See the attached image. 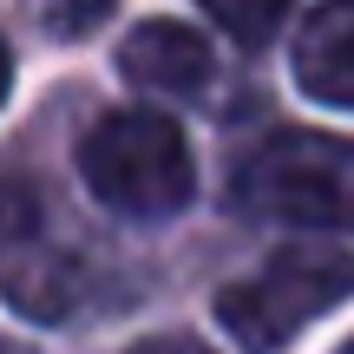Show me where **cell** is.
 <instances>
[{"label":"cell","mask_w":354,"mask_h":354,"mask_svg":"<svg viewBox=\"0 0 354 354\" xmlns=\"http://www.w3.org/2000/svg\"><path fill=\"white\" fill-rule=\"evenodd\" d=\"M197 7L210 13L236 46H269V39L282 33V20H289L295 0H197Z\"/></svg>","instance_id":"52a82bcc"},{"label":"cell","mask_w":354,"mask_h":354,"mask_svg":"<svg viewBox=\"0 0 354 354\" xmlns=\"http://www.w3.org/2000/svg\"><path fill=\"white\" fill-rule=\"evenodd\" d=\"M7 92H13V46L0 39V105H7Z\"/></svg>","instance_id":"30bf717a"},{"label":"cell","mask_w":354,"mask_h":354,"mask_svg":"<svg viewBox=\"0 0 354 354\" xmlns=\"http://www.w3.org/2000/svg\"><path fill=\"white\" fill-rule=\"evenodd\" d=\"M0 354H26V348H20V342H7V335H0Z\"/></svg>","instance_id":"8fae6325"},{"label":"cell","mask_w":354,"mask_h":354,"mask_svg":"<svg viewBox=\"0 0 354 354\" xmlns=\"http://www.w3.org/2000/svg\"><path fill=\"white\" fill-rule=\"evenodd\" d=\"M79 282H86V269L53 230L46 190L26 177H0V295L20 315L53 322L79 302Z\"/></svg>","instance_id":"277c9868"},{"label":"cell","mask_w":354,"mask_h":354,"mask_svg":"<svg viewBox=\"0 0 354 354\" xmlns=\"http://www.w3.org/2000/svg\"><path fill=\"white\" fill-rule=\"evenodd\" d=\"M295 86L322 105L354 112V0H328L295 33Z\"/></svg>","instance_id":"8992f818"},{"label":"cell","mask_w":354,"mask_h":354,"mask_svg":"<svg viewBox=\"0 0 354 354\" xmlns=\"http://www.w3.org/2000/svg\"><path fill=\"white\" fill-rule=\"evenodd\" d=\"M79 177L112 216L171 223L190 203V145L165 112H105L79 138Z\"/></svg>","instance_id":"7a4b0ae2"},{"label":"cell","mask_w":354,"mask_h":354,"mask_svg":"<svg viewBox=\"0 0 354 354\" xmlns=\"http://www.w3.org/2000/svg\"><path fill=\"white\" fill-rule=\"evenodd\" d=\"M354 302V256L335 243H295L276 250L256 276L216 289V322L243 354H282L308 322Z\"/></svg>","instance_id":"3957f363"},{"label":"cell","mask_w":354,"mask_h":354,"mask_svg":"<svg viewBox=\"0 0 354 354\" xmlns=\"http://www.w3.org/2000/svg\"><path fill=\"white\" fill-rule=\"evenodd\" d=\"M118 73L131 79L138 92H158V99H197L210 86L216 59L203 46L197 26L184 20H138L118 46Z\"/></svg>","instance_id":"5b68a950"},{"label":"cell","mask_w":354,"mask_h":354,"mask_svg":"<svg viewBox=\"0 0 354 354\" xmlns=\"http://www.w3.org/2000/svg\"><path fill=\"white\" fill-rule=\"evenodd\" d=\"M230 203L256 223L354 230V138L276 131L230 171Z\"/></svg>","instance_id":"6da1fadb"},{"label":"cell","mask_w":354,"mask_h":354,"mask_svg":"<svg viewBox=\"0 0 354 354\" xmlns=\"http://www.w3.org/2000/svg\"><path fill=\"white\" fill-rule=\"evenodd\" d=\"M131 354H210V348L190 342V335H158V342H138Z\"/></svg>","instance_id":"9c48e42d"},{"label":"cell","mask_w":354,"mask_h":354,"mask_svg":"<svg viewBox=\"0 0 354 354\" xmlns=\"http://www.w3.org/2000/svg\"><path fill=\"white\" fill-rule=\"evenodd\" d=\"M112 7L118 0H39V26H46L53 39H79V33H92Z\"/></svg>","instance_id":"ba28073f"}]
</instances>
